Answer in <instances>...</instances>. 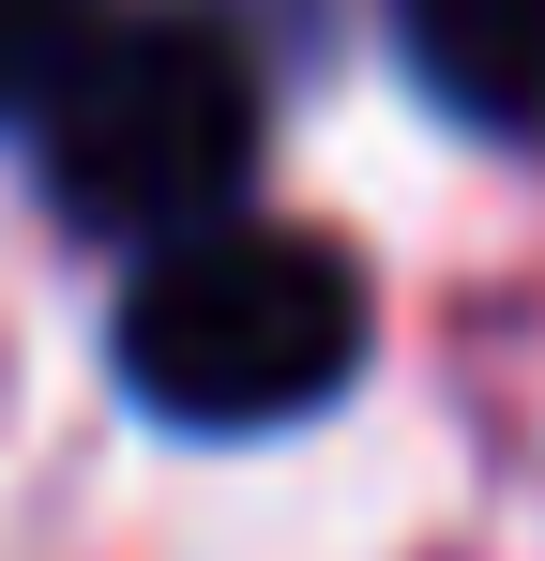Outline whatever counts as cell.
Segmentation results:
<instances>
[{"label": "cell", "mask_w": 545, "mask_h": 561, "mask_svg": "<svg viewBox=\"0 0 545 561\" xmlns=\"http://www.w3.org/2000/svg\"><path fill=\"white\" fill-rule=\"evenodd\" d=\"M31 122H46V213L137 259L228 228L258 183V61L212 15H106Z\"/></svg>", "instance_id": "obj_1"}, {"label": "cell", "mask_w": 545, "mask_h": 561, "mask_svg": "<svg viewBox=\"0 0 545 561\" xmlns=\"http://www.w3.org/2000/svg\"><path fill=\"white\" fill-rule=\"evenodd\" d=\"M363 365V274L318 228H197L152 243L121 288V379L167 425H303L318 394H349Z\"/></svg>", "instance_id": "obj_2"}, {"label": "cell", "mask_w": 545, "mask_h": 561, "mask_svg": "<svg viewBox=\"0 0 545 561\" xmlns=\"http://www.w3.org/2000/svg\"><path fill=\"white\" fill-rule=\"evenodd\" d=\"M409 61L454 122L485 137H545V0H394Z\"/></svg>", "instance_id": "obj_3"}, {"label": "cell", "mask_w": 545, "mask_h": 561, "mask_svg": "<svg viewBox=\"0 0 545 561\" xmlns=\"http://www.w3.org/2000/svg\"><path fill=\"white\" fill-rule=\"evenodd\" d=\"M91 31H106V0H0V122H31V106L61 92V61H77Z\"/></svg>", "instance_id": "obj_4"}]
</instances>
